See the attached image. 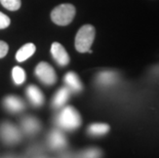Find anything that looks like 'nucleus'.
<instances>
[{"label": "nucleus", "instance_id": "9", "mask_svg": "<svg viewBox=\"0 0 159 158\" xmlns=\"http://www.w3.org/2000/svg\"><path fill=\"white\" fill-rule=\"evenodd\" d=\"M26 95L30 103L35 107H40L44 103V95L36 85H29L26 88Z\"/></svg>", "mask_w": 159, "mask_h": 158}, {"label": "nucleus", "instance_id": "5", "mask_svg": "<svg viewBox=\"0 0 159 158\" xmlns=\"http://www.w3.org/2000/svg\"><path fill=\"white\" fill-rule=\"evenodd\" d=\"M35 74L40 81L45 85H53L57 80L55 69L45 62H41L37 65L35 68Z\"/></svg>", "mask_w": 159, "mask_h": 158}, {"label": "nucleus", "instance_id": "2", "mask_svg": "<svg viewBox=\"0 0 159 158\" xmlns=\"http://www.w3.org/2000/svg\"><path fill=\"white\" fill-rule=\"evenodd\" d=\"M96 37V29L91 25H84L75 37V48L79 52H89Z\"/></svg>", "mask_w": 159, "mask_h": 158}, {"label": "nucleus", "instance_id": "10", "mask_svg": "<svg viewBox=\"0 0 159 158\" xmlns=\"http://www.w3.org/2000/svg\"><path fill=\"white\" fill-rule=\"evenodd\" d=\"M21 126H22L23 132L26 134L32 136V134H35L36 133L39 132L40 127H41V124H40L39 120L35 118V117L27 116L25 118L22 119Z\"/></svg>", "mask_w": 159, "mask_h": 158}, {"label": "nucleus", "instance_id": "14", "mask_svg": "<svg viewBox=\"0 0 159 158\" xmlns=\"http://www.w3.org/2000/svg\"><path fill=\"white\" fill-rule=\"evenodd\" d=\"M36 50V46L33 43H27V44L23 45L16 53V60L19 63L25 62L26 60H28L30 56L34 55Z\"/></svg>", "mask_w": 159, "mask_h": 158}, {"label": "nucleus", "instance_id": "11", "mask_svg": "<svg viewBox=\"0 0 159 158\" xmlns=\"http://www.w3.org/2000/svg\"><path fill=\"white\" fill-rule=\"evenodd\" d=\"M64 82H65L66 86L71 90L72 93H79L82 90V82L79 78V76L77 75L75 72L69 71L66 73V75L64 76Z\"/></svg>", "mask_w": 159, "mask_h": 158}, {"label": "nucleus", "instance_id": "3", "mask_svg": "<svg viewBox=\"0 0 159 158\" xmlns=\"http://www.w3.org/2000/svg\"><path fill=\"white\" fill-rule=\"evenodd\" d=\"M76 9L72 4H61L52 9L50 13L52 21L59 26H67L73 21Z\"/></svg>", "mask_w": 159, "mask_h": 158}, {"label": "nucleus", "instance_id": "7", "mask_svg": "<svg viewBox=\"0 0 159 158\" xmlns=\"http://www.w3.org/2000/svg\"><path fill=\"white\" fill-rule=\"evenodd\" d=\"M47 143L53 150L63 149L67 145V138L61 129H53L47 137Z\"/></svg>", "mask_w": 159, "mask_h": 158}, {"label": "nucleus", "instance_id": "6", "mask_svg": "<svg viewBox=\"0 0 159 158\" xmlns=\"http://www.w3.org/2000/svg\"><path fill=\"white\" fill-rule=\"evenodd\" d=\"M50 53H52L53 60L59 64L60 66H67L70 63V56L67 52L65 47L59 42H53L50 47Z\"/></svg>", "mask_w": 159, "mask_h": 158}, {"label": "nucleus", "instance_id": "4", "mask_svg": "<svg viewBox=\"0 0 159 158\" xmlns=\"http://www.w3.org/2000/svg\"><path fill=\"white\" fill-rule=\"evenodd\" d=\"M0 139L6 145H15L22 140V133L15 124L5 121L0 124Z\"/></svg>", "mask_w": 159, "mask_h": 158}, {"label": "nucleus", "instance_id": "19", "mask_svg": "<svg viewBox=\"0 0 159 158\" xmlns=\"http://www.w3.org/2000/svg\"><path fill=\"white\" fill-rule=\"evenodd\" d=\"M9 25H11V19L3 12L0 11V30L6 29Z\"/></svg>", "mask_w": 159, "mask_h": 158}, {"label": "nucleus", "instance_id": "15", "mask_svg": "<svg viewBox=\"0 0 159 158\" xmlns=\"http://www.w3.org/2000/svg\"><path fill=\"white\" fill-rule=\"evenodd\" d=\"M110 126L106 123H93L87 129V133L93 137H101L109 133Z\"/></svg>", "mask_w": 159, "mask_h": 158}, {"label": "nucleus", "instance_id": "20", "mask_svg": "<svg viewBox=\"0 0 159 158\" xmlns=\"http://www.w3.org/2000/svg\"><path fill=\"white\" fill-rule=\"evenodd\" d=\"M8 52V44L2 40H0V59L4 58Z\"/></svg>", "mask_w": 159, "mask_h": 158}, {"label": "nucleus", "instance_id": "12", "mask_svg": "<svg viewBox=\"0 0 159 158\" xmlns=\"http://www.w3.org/2000/svg\"><path fill=\"white\" fill-rule=\"evenodd\" d=\"M71 90L67 86L65 87H61V88L56 93L55 97L52 99V107L53 108H62L65 106V104L67 103V101L69 100V97L71 96Z\"/></svg>", "mask_w": 159, "mask_h": 158}, {"label": "nucleus", "instance_id": "17", "mask_svg": "<svg viewBox=\"0 0 159 158\" xmlns=\"http://www.w3.org/2000/svg\"><path fill=\"white\" fill-rule=\"evenodd\" d=\"M0 3L3 7L11 11H18L21 7V0H0Z\"/></svg>", "mask_w": 159, "mask_h": 158}, {"label": "nucleus", "instance_id": "18", "mask_svg": "<svg viewBox=\"0 0 159 158\" xmlns=\"http://www.w3.org/2000/svg\"><path fill=\"white\" fill-rule=\"evenodd\" d=\"M101 150L97 149V148H89V149L85 150L82 152L83 157H99L101 156Z\"/></svg>", "mask_w": 159, "mask_h": 158}, {"label": "nucleus", "instance_id": "13", "mask_svg": "<svg viewBox=\"0 0 159 158\" xmlns=\"http://www.w3.org/2000/svg\"><path fill=\"white\" fill-rule=\"evenodd\" d=\"M118 80V74L113 71H103L97 75L96 81L101 86H109Z\"/></svg>", "mask_w": 159, "mask_h": 158}, {"label": "nucleus", "instance_id": "8", "mask_svg": "<svg viewBox=\"0 0 159 158\" xmlns=\"http://www.w3.org/2000/svg\"><path fill=\"white\" fill-rule=\"evenodd\" d=\"M3 106L11 113H19L26 108L25 102L18 96H7L3 100Z\"/></svg>", "mask_w": 159, "mask_h": 158}, {"label": "nucleus", "instance_id": "1", "mask_svg": "<svg viewBox=\"0 0 159 158\" xmlns=\"http://www.w3.org/2000/svg\"><path fill=\"white\" fill-rule=\"evenodd\" d=\"M56 124L63 130H75L81 125V116L72 106H66L56 116Z\"/></svg>", "mask_w": 159, "mask_h": 158}, {"label": "nucleus", "instance_id": "16", "mask_svg": "<svg viewBox=\"0 0 159 158\" xmlns=\"http://www.w3.org/2000/svg\"><path fill=\"white\" fill-rule=\"evenodd\" d=\"M12 79L16 85H21L26 80V72L21 67L16 66L12 69Z\"/></svg>", "mask_w": 159, "mask_h": 158}]
</instances>
